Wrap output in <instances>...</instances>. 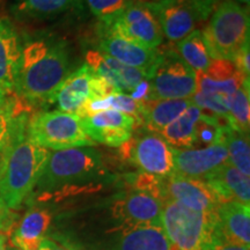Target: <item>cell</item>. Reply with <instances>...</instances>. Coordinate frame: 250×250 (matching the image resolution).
<instances>
[{"instance_id": "obj_1", "label": "cell", "mask_w": 250, "mask_h": 250, "mask_svg": "<svg viewBox=\"0 0 250 250\" xmlns=\"http://www.w3.org/2000/svg\"><path fill=\"white\" fill-rule=\"evenodd\" d=\"M71 52L65 41L37 37L22 45L14 92L35 105L52 103L71 73Z\"/></svg>"}, {"instance_id": "obj_2", "label": "cell", "mask_w": 250, "mask_h": 250, "mask_svg": "<svg viewBox=\"0 0 250 250\" xmlns=\"http://www.w3.org/2000/svg\"><path fill=\"white\" fill-rule=\"evenodd\" d=\"M28 118H12L7 144L0 164V199L8 210H17L35 189L50 151L27 136Z\"/></svg>"}, {"instance_id": "obj_3", "label": "cell", "mask_w": 250, "mask_h": 250, "mask_svg": "<svg viewBox=\"0 0 250 250\" xmlns=\"http://www.w3.org/2000/svg\"><path fill=\"white\" fill-rule=\"evenodd\" d=\"M107 173L102 155L92 146L50 152L35 189L40 195L90 183Z\"/></svg>"}, {"instance_id": "obj_4", "label": "cell", "mask_w": 250, "mask_h": 250, "mask_svg": "<svg viewBox=\"0 0 250 250\" xmlns=\"http://www.w3.org/2000/svg\"><path fill=\"white\" fill-rule=\"evenodd\" d=\"M203 35L211 59L234 62L249 44V8L234 0L220 2L210 15Z\"/></svg>"}, {"instance_id": "obj_5", "label": "cell", "mask_w": 250, "mask_h": 250, "mask_svg": "<svg viewBox=\"0 0 250 250\" xmlns=\"http://www.w3.org/2000/svg\"><path fill=\"white\" fill-rule=\"evenodd\" d=\"M161 226L177 250H208L219 232L217 212L203 213L179 203H162Z\"/></svg>"}, {"instance_id": "obj_6", "label": "cell", "mask_w": 250, "mask_h": 250, "mask_svg": "<svg viewBox=\"0 0 250 250\" xmlns=\"http://www.w3.org/2000/svg\"><path fill=\"white\" fill-rule=\"evenodd\" d=\"M27 136L36 145L54 151L95 145L79 116L59 110L39 112L29 118Z\"/></svg>"}, {"instance_id": "obj_7", "label": "cell", "mask_w": 250, "mask_h": 250, "mask_svg": "<svg viewBox=\"0 0 250 250\" xmlns=\"http://www.w3.org/2000/svg\"><path fill=\"white\" fill-rule=\"evenodd\" d=\"M152 100L190 99L196 93V73L174 49L159 51L147 74Z\"/></svg>"}, {"instance_id": "obj_8", "label": "cell", "mask_w": 250, "mask_h": 250, "mask_svg": "<svg viewBox=\"0 0 250 250\" xmlns=\"http://www.w3.org/2000/svg\"><path fill=\"white\" fill-rule=\"evenodd\" d=\"M117 93L100 74L83 64L72 71L55 94L52 103L59 111L78 114L89 102L104 99Z\"/></svg>"}, {"instance_id": "obj_9", "label": "cell", "mask_w": 250, "mask_h": 250, "mask_svg": "<svg viewBox=\"0 0 250 250\" xmlns=\"http://www.w3.org/2000/svg\"><path fill=\"white\" fill-rule=\"evenodd\" d=\"M120 147L143 173L162 179L174 174V148L159 133L149 131L136 139L132 137Z\"/></svg>"}, {"instance_id": "obj_10", "label": "cell", "mask_w": 250, "mask_h": 250, "mask_svg": "<svg viewBox=\"0 0 250 250\" xmlns=\"http://www.w3.org/2000/svg\"><path fill=\"white\" fill-rule=\"evenodd\" d=\"M98 50L126 66L148 74L159 50H152L133 42L120 33L110 22H100Z\"/></svg>"}, {"instance_id": "obj_11", "label": "cell", "mask_w": 250, "mask_h": 250, "mask_svg": "<svg viewBox=\"0 0 250 250\" xmlns=\"http://www.w3.org/2000/svg\"><path fill=\"white\" fill-rule=\"evenodd\" d=\"M110 23L127 39L145 48L156 50L164 42L160 24L144 0H133Z\"/></svg>"}, {"instance_id": "obj_12", "label": "cell", "mask_w": 250, "mask_h": 250, "mask_svg": "<svg viewBox=\"0 0 250 250\" xmlns=\"http://www.w3.org/2000/svg\"><path fill=\"white\" fill-rule=\"evenodd\" d=\"M160 24L164 39L177 43L197 29L199 22L208 20L192 5L175 0L145 1Z\"/></svg>"}, {"instance_id": "obj_13", "label": "cell", "mask_w": 250, "mask_h": 250, "mask_svg": "<svg viewBox=\"0 0 250 250\" xmlns=\"http://www.w3.org/2000/svg\"><path fill=\"white\" fill-rule=\"evenodd\" d=\"M86 133L94 143L110 147H120L132 138L137 122L124 112L112 110L99 111L81 118Z\"/></svg>"}, {"instance_id": "obj_14", "label": "cell", "mask_w": 250, "mask_h": 250, "mask_svg": "<svg viewBox=\"0 0 250 250\" xmlns=\"http://www.w3.org/2000/svg\"><path fill=\"white\" fill-rule=\"evenodd\" d=\"M165 190L167 201L170 199L190 210L211 213L220 206L217 195L204 180L174 173L165 179Z\"/></svg>"}, {"instance_id": "obj_15", "label": "cell", "mask_w": 250, "mask_h": 250, "mask_svg": "<svg viewBox=\"0 0 250 250\" xmlns=\"http://www.w3.org/2000/svg\"><path fill=\"white\" fill-rule=\"evenodd\" d=\"M227 161L228 153L224 142L198 149L174 148V173L191 179L204 180Z\"/></svg>"}, {"instance_id": "obj_16", "label": "cell", "mask_w": 250, "mask_h": 250, "mask_svg": "<svg viewBox=\"0 0 250 250\" xmlns=\"http://www.w3.org/2000/svg\"><path fill=\"white\" fill-rule=\"evenodd\" d=\"M86 62V65L110 83L117 93L130 95L143 80L147 79L145 72L126 66L99 50L87 51Z\"/></svg>"}, {"instance_id": "obj_17", "label": "cell", "mask_w": 250, "mask_h": 250, "mask_svg": "<svg viewBox=\"0 0 250 250\" xmlns=\"http://www.w3.org/2000/svg\"><path fill=\"white\" fill-rule=\"evenodd\" d=\"M162 203L148 193L137 191L126 193L115 202L112 214L125 227L136 225H161Z\"/></svg>"}, {"instance_id": "obj_18", "label": "cell", "mask_w": 250, "mask_h": 250, "mask_svg": "<svg viewBox=\"0 0 250 250\" xmlns=\"http://www.w3.org/2000/svg\"><path fill=\"white\" fill-rule=\"evenodd\" d=\"M23 42L13 24L0 18V88L13 93L17 83Z\"/></svg>"}, {"instance_id": "obj_19", "label": "cell", "mask_w": 250, "mask_h": 250, "mask_svg": "<svg viewBox=\"0 0 250 250\" xmlns=\"http://www.w3.org/2000/svg\"><path fill=\"white\" fill-rule=\"evenodd\" d=\"M204 181L217 195L220 205L232 201L250 205L249 176L237 170L228 161L208 175Z\"/></svg>"}, {"instance_id": "obj_20", "label": "cell", "mask_w": 250, "mask_h": 250, "mask_svg": "<svg viewBox=\"0 0 250 250\" xmlns=\"http://www.w3.org/2000/svg\"><path fill=\"white\" fill-rule=\"evenodd\" d=\"M219 228L227 241L250 247V206L236 201L218 208Z\"/></svg>"}, {"instance_id": "obj_21", "label": "cell", "mask_w": 250, "mask_h": 250, "mask_svg": "<svg viewBox=\"0 0 250 250\" xmlns=\"http://www.w3.org/2000/svg\"><path fill=\"white\" fill-rule=\"evenodd\" d=\"M115 250H177L161 225L124 227Z\"/></svg>"}, {"instance_id": "obj_22", "label": "cell", "mask_w": 250, "mask_h": 250, "mask_svg": "<svg viewBox=\"0 0 250 250\" xmlns=\"http://www.w3.org/2000/svg\"><path fill=\"white\" fill-rule=\"evenodd\" d=\"M51 221L52 215L45 208H31L26 212L12 236L15 248L18 250H39Z\"/></svg>"}, {"instance_id": "obj_23", "label": "cell", "mask_w": 250, "mask_h": 250, "mask_svg": "<svg viewBox=\"0 0 250 250\" xmlns=\"http://www.w3.org/2000/svg\"><path fill=\"white\" fill-rule=\"evenodd\" d=\"M83 0H13L9 9L18 20L41 21L83 6Z\"/></svg>"}, {"instance_id": "obj_24", "label": "cell", "mask_w": 250, "mask_h": 250, "mask_svg": "<svg viewBox=\"0 0 250 250\" xmlns=\"http://www.w3.org/2000/svg\"><path fill=\"white\" fill-rule=\"evenodd\" d=\"M143 102V125L148 131L160 133L171 122L179 118L190 105V99L152 100Z\"/></svg>"}, {"instance_id": "obj_25", "label": "cell", "mask_w": 250, "mask_h": 250, "mask_svg": "<svg viewBox=\"0 0 250 250\" xmlns=\"http://www.w3.org/2000/svg\"><path fill=\"white\" fill-rule=\"evenodd\" d=\"M202 115L203 110L196 105H190L159 134L175 149L192 148L196 145V126Z\"/></svg>"}, {"instance_id": "obj_26", "label": "cell", "mask_w": 250, "mask_h": 250, "mask_svg": "<svg viewBox=\"0 0 250 250\" xmlns=\"http://www.w3.org/2000/svg\"><path fill=\"white\" fill-rule=\"evenodd\" d=\"M175 51L195 73L205 72L212 62L202 29H195L179 41Z\"/></svg>"}, {"instance_id": "obj_27", "label": "cell", "mask_w": 250, "mask_h": 250, "mask_svg": "<svg viewBox=\"0 0 250 250\" xmlns=\"http://www.w3.org/2000/svg\"><path fill=\"white\" fill-rule=\"evenodd\" d=\"M250 81H245L230 95L229 109L226 117L227 125L237 132L249 134L250 129Z\"/></svg>"}, {"instance_id": "obj_28", "label": "cell", "mask_w": 250, "mask_h": 250, "mask_svg": "<svg viewBox=\"0 0 250 250\" xmlns=\"http://www.w3.org/2000/svg\"><path fill=\"white\" fill-rule=\"evenodd\" d=\"M223 142L227 148L228 162L242 174L250 176L249 134L237 132L227 125Z\"/></svg>"}, {"instance_id": "obj_29", "label": "cell", "mask_w": 250, "mask_h": 250, "mask_svg": "<svg viewBox=\"0 0 250 250\" xmlns=\"http://www.w3.org/2000/svg\"><path fill=\"white\" fill-rule=\"evenodd\" d=\"M230 95L219 93H205L196 90L190 98L192 105H196L201 110H208L215 116L226 120L228 109H229Z\"/></svg>"}, {"instance_id": "obj_30", "label": "cell", "mask_w": 250, "mask_h": 250, "mask_svg": "<svg viewBox=\"0 0 250 250\" xmlns=\"http://www.w3.org/2000/svg\"><path fill=\"white\" fill-rule=\"evenodd\" d=\"M245 81L250 80L246 79L242 74H239V76L228 80H215L206 76L204 72L196 73L197 90L205 93H219L225 94V95H232Z\"/></svg>"}, {"instance_id": "obj_31", "label": "cell", "mask_w": 250, "mask_h": 250, "mask_svg": "<svg viewBox=\"0 0 250 250\" xmlns=\"http://www.w3.org/2000/svg\"><path fill=\"white\" fill-rule=\"evenodd\" d=\"M133 0H85L90 13L100 22L115 20Z\"/></svg>"}, {"instance_id": "obj_32", "label": "cell", "mask_w": 250, "mask_h": 250, "mask_svg": "<svg viewBox=\"0 0 250 250\" xmlns=\"http://www.w3.org/2000/svg\"><path fill=\"white\" fill-rule=\"evenodd\" d=\"M204 73L215 80H228L241 74L234 62L223 61V59H212L211 64Z\"/></svg>"}, {"instance_id": "obj_33", "label": "cell", "mask_w": 250, "mask_h": 250, "mask_svg": "<svg viewBox=\"0 0 250 250\" xmlns=\"http://www.w3.org/2000/svg\"><path fill=\"white\" fill-rule=\"evenodd\" d=\"M250 247H246L242 245H237V243H233L227 241L225 239L223 234L220 232V228H219V232L215 237L213 239V241L210 246H208V250H250Z\"/></svg>"}, {"instance_id": "obj_34", "label": "cell", "mask_w": 250, "mask_h": 250, "mask_svg": "<svg viewBox=\"0 0 250 250\" xmlns=\"http://www.w3.org/2000/svg\"><path fill=\"white\" fill-rule=\"evenodd\" d=\"M144 1H159V0H144ZM175 1L180 2H187V4L192 5L193 7L198 9L201 13L204 15L206 19L212 14L215 6L218 5V2H215L214 0H175Z\"/></svg>"}, {"instance_id": "obj_35", "label": "cell", "mask_w": 250, "mask_h": 250, "mask_svg": "<svg viewBox=\"0 0 250 250\" xmlns=\"http://www.w3.org/2000/svg\"><path fill=\"white\" fill-rule=\"evenodd\" d=\"M249 45H246L245 48L242 49V51L240 52L239 56H237L235 61H234V64L236 65L237 70H239L240 73L242 74L246 79H250V59H249Z\"/></svg>"}, {"instance_id": "obj_36", "label": "cell", "mask_w": 250, "mask_h": 250, "mask_svg": "<svg viewBox=\"0 0 250 250\" xmlns=\"http://www.w3.org/2000/svg\"><path fill=\"white\" fill-rule=\"evenodd\" d=\"M9 129H11V120H9L8 115L0 114V164H1L2 155L7 144Z\"/></svg>"}, {"instance_id": "obj_37", "label": "cell", "mask_w": 250, "mask_h": 250, "mask_svg": "<svg viewBox=\"0 0 250 250\" xmlns=\"http://www.w3.org/2000/svg\"><path fill=\"white\" fill-rule=\"evenodd\" d=\"M40 250H68L65 248V247L59 246L57 242L54 241L52 239H49V237H44L42 240L40 245Z\"/></svg>"}, {"instance_id": "obj_38", "label": "cell", "mask_w": 250, "mask_h": 250, "mask_svg": "<svg viewBox=\"0 0 250 250\" xmlns=\"http://www.w3.org/2000/svg\"><path fill=\"white\" fill-rule=\"evenodd\" d=\"M11 103L7 99V93L4 89L0 88V114L6 111H11Z\"/></svg>"}, {"instance_id": "obj_39", "label": "cell", "mask_w": 250, "mask_h": 250, "mask_svg": "<svg viewBox=\"0 0 250 250\" xmlns=\"http://www.w3.org/2000/svg\"><path fill=\"white\" fill-rule=\"evenodd\" d=\"M9 213H8V208H6L4 203H2L1 199H0V224L4 225V226L8 227L11 221H9Z\"/></svg>"}, {"instance_id": "obj_40", "label": "cell", "mask_w": 250, "mask_h": 250, "mask_svg": "<svg viewBox=\"0 0 250 250\" xmlns=\"http://www.w3.org/2000/svg\"><path fill=\"white\" fill-rule=\"evenodd\" d=\"M0 250H6V236L0 234Z\"/></svg>"}, {"instance_id": "obj_41", "label": "cell", "mask_w": 250, "mask_h": 250, "mask_svg": "<svg viewBox=\"0 0 250 250\" xmlns=\"http://www.w3.org/2000/svg\"><path fill=\"white\" fill-rule=\"evenodd\" d=\"M237 4L243 5L245 7L249 8V4H250V0H237Z\"/></svg>"}, {"instance_id": "obj_42", "label": "cell", "mask_w": 250, "mask_h": 250, "mask_svg": "<svg viewBox=\"0 0 250 250\" xmlns=\"http://www.w3.org/2000/svg\"><path fill=\"white\" fill-rule=\"evenodd\" d=\"M6 228H7V227L4 226V225L0 224V234H1V230H2V229H6Z\"/></svg>"}, {"instance_id": "obj_43", "label": "cell", "mask_w": 250, "mask_h": 250, "mask_svg": "<svg viewBox=\"0 0 250 250\" xmlns=\"http://www.w3.org/2000/svg\"><path fill=\"white\" fill-rule=\"evenodd\" d=\"M215 2H223V1H233V0H214ZM234 1H235V0H234Z\"/></svg>"}, {"instance_id": "obj_44", "label": "cell", "mask_w": 250, "mask_h": 250, "mask_svg": "<svg viewBox=\"0 0 250 250\" xmlns=\"http://www.w3.org/2000/svg\"><path fill=\"white\" fill-rule=\"evenodd\" d=\"M6 250H18L17 248H9V249H6Z\"/></svg>"}, {"instance_id": "obj_45", "label": "cell", "mask_w": 250, "mask_h": 250, "mask_svg": "<svg viewBox=\"0 0 250 250\" xmlns=\"http://www.w3.org/2000/svg\"><path fill=\"white\" fill-rule=\"evenodd\" d=\"M39 250H40V249H39Z\"/></svg>"}]
</instances>
